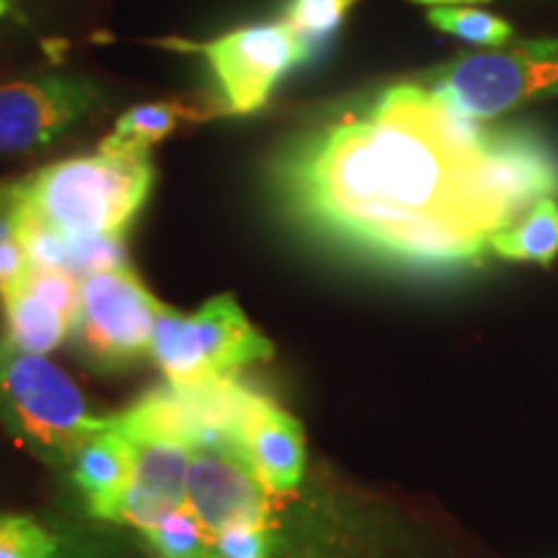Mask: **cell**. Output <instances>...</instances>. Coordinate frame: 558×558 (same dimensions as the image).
Here are the masks:
<instances>
[{
    "label": "cell",
    "mask_w": 558,
    "mask_h": 558,
    "mask_svg": "<svg viewBox=\"0 0 558 558\" xmlns=\"http://www.w3.org/2000/svg\"><path fill=\"white\" fill-rule=\"evenodd\" d=\"M279 199L318 239L390 267L452 271L541 199H558L556 153L522 130L488 132L422 83H401L292 143Z\"/></svg>",
    "instance_id": "obj_1"
},
{
    "label": "cell",
    "mask_w": 558,
    "mask_h": 558,
    "mask_svg": "<svg viewBox=\"0 0 558 558\" xmlns=\"http://www.w3.org/2000/svg\"><path fill=\"white\" fill-rule=\"evenodd\" d=\"M148 156H81L19 179V218L65 239H122L153 190Z\"/></svg>",
    "instance_id": "obj_2"
},
{
    "label": "cell",
    "mask_w": 558,
    "mask_h": 558,
    "mask_svg": "<svg viewBox=\"0 0 558 558\" xmlns=\"http://www.w3.org/2000/svg\"><path fill=\"white\" fill-rule=\"evenodd\" d=\"M0 418L21 448L47 463H70L111 416H96L65 369L0 339Z\"/></svg>",
    "instance_id": "obj_3"
},
{
    "label": "cell",
    "mask_w": 558,
    "mask_h": 558,
    "mask_svg": "<svg viewBox=\"0 0 558 558\" xmlns=\"http://www.w3.org/2000/svg\"><path fill=\"white\" fill-rule=\"evenodd\" d=\"M271 352V341L254 329L233 295L207 300L192 316L163 305L150 347L156 365L179 386L233 378L251 362L269 360Z\"/></svg>",
    "instance_id": "obj_4"
},
{
    "label": "cell",
    "mask_w": 558,
    "mask_h": 558,
    "mask_svg": "<svg viewBox=\"0 0 558 558\" xmlns=\"http://www.w3.org/2000/svg\"><path fill=\"white\" fill-rule=\"evenodd\" d=\"M465 120H494L522 104L558 96V39L465 54L422 83Z\"/></svg>",
    "instance_id": "obj_5"
},
{
    "label": "cell",
    "mask_w": 558,
    "mask_h": 558,
    "mask_svg": "<svg viewBox=\"0 0 558 558\" xmlns=\"http://www.w3.org/2000/svg\"><path fill=\"white\" fill-rule=\"evenodd\" d=\"M163 305L128 264L81 279V311L73 344L90 367L122 373L150 357L153 331Z\"/></svg>",
    "instance_id": "obj_6"
},
{
    "label": "cell",
    "mask_w": 558,
    "mask_h": 558,
    "mask_svg": "<svg viewBox=\"0 0 558 558\" xmlns=\"http://www.w3.org/2000/svg\"><path fill=\"white\" fill-rule=\"evenodd\" d=\"M205 54L215 81L222 90L228 114H254L269 101L282 75L311 58L313 47L284 21L243 26L213 41H163Z\"/></svg>",
    "instance_id": "obj_7"
},
{
    "label": "cell",
    "mask_w": 558,
    "mask_h": 558,
    "mask_svg": "<svg viewBox=\"0 0 558 558\" xmlns=\"http://www.w3.org/2000/svg\"><path fill=\"white\" fill-rule=\"evenodd\" d=\"M99 104L101 88L83 75L0 83V156L45 148Z\"/></svg>",
    "instance_id": "obj_8"
},
{
    "label": "cell",
    "mask_w": 558,
    "mask_h": 558,
    "mask_svg": "<svg viewBox=\"0 0 558 558\" xmlns=\"http://www.w3.org/2000/svg\"><path fill=\"white\" fill-rule=\"evenodd\" d=\"M186 507L209 533L262 527L269 518V488L239 445L194 450L186 478Z\"/></svg>",
    "instance_id": "obj_9"
},
{
    "label": "cell",
    "mask_w": 558,
    "mask_h": 558,
    "mask_svg": "<svg viewBox=\"0 0 558 558\" xmlns=\"http://www.w3.org/2000/svg\"><path fill=\"white\" fill-rule=\"evenodd\" d=\"M132 445L135 471L111 520L145 530L186 505V478L194 448L169 437L137 439Z\"/></svg>",
    "instance_id": "obj_10"
},
{
    "label": "cell",
    "mask_w": 558,
    "mask_h": 558,
    "mask_svg": "<svg viewBox=\"0 0 558 558\" xmlns=\"http://www.w3.org/2000/svg\"><path fill=\"white\" fill-rule=\"evenodd\" d=\"M243 452L271 494L295 492L303 481V427L298 424V418H292L288 411H282L264 396L243 429Z\"/></svg>",
    "instance_id": "obj_11"
},
{
    "label": "cell",
    "mask_w": 558,
    "mask_h": 558,
    "mask_svg": "<svg viewBox=\"0 0 558 558\" xmlns=\"http://www.w3.org/2000/svg\"><path fill=\"white\" fill-rule=\"evenodd\" d=\"M135 471V445L117 427L114 416L107 429L86 439L70 458V476L88 501V509L101 520H111L117 501L128 492Z\"/></svg>",
    "instance_id": "obj_12"
},
{
    "label": "cell",
    "mask_w": 558,
    "mask_h": 558,
    "mask_svg": "<svg viewBox=\"0 0 558 558\" xmlns=\"http://www.w3.org/2000/svg\"><path fill=\"white\" fill-rule=\"evenodd\" d=\"M5 313V339L32 354L54 352L73 331V320L41 300L24 282L0 295Z\"/></svg>",
    "instance_id": "obj_13"
},
{
    "label": "cell",
    "mask_w": 558,
    "mask_h": 558,
    "mask_svg": "<svg viewBox=\"0 0 558 558\" xmlns=\"http://www.w3.org/2000/svg\"><path fill=\"white\" fill-rule=\"evenodd\" d=\"M184 117H192L181 104H143L120 117L114 132L104 137L101 150L109 156H148L160 140L179 128Z\"/></svg>",
    "instance_id": "obj_14"
},
{
    "label": "cell",
    "mask_w": 558,
    "mask_h": 558,
    "mask_svg": "<svg viewBox=\"0 0 558 558\" xmlns=\"http://www.w3.org/2000/svg\"><path fill=\"white\" fill-rule=\"evenodd\" d=\"M494 254L509 262H538L548 267L558 256V199L546 197L525 218L494 239Z\"/></svg>",
    "instance_id": "obj_15"
},
{
    "label": "cell",
    "mask_w": 558,
    "mask_h": 558,
    "mask_svg": "<svg viewBox=\"0 0 558 558\" xmlns=\"http://www.w3.org/2000/svg\"><path fill=\"white\" fill-rule=\"evenodd\" d=\"M143 538L156 550L158 558H207L213 533L190 507L173 509L156 525L143 530Z\"/></svg>",
    "instance_id": "obj_16"
},
{
    "label": "cell",
    "mask_w": 558,
    "mask_h": 558,
    "mask_svg": "<svg viewBox=\"0 0 558 558\" xmlns=\"http://www.w3.org/2000/svg\"><path fill=\"white\" fill-rule=\"evenodd\" d=\"M437 29L456 34V37L473 41V45L507 47L512 41V26L505 19L492 16V13L473 11V9H452V5H435L427 16Z\"/></svg>",
    "instance_id": "obj_17"
},
{
    "label": "cell",
    "mask_w": 558,
    "mask_h": 558,
    "mask_svg": "<svg viewBox=\"0 0 558 558\" xmlns=\"http://www.w3.org/2000/svg\"><path fill=\"white\" fill-rule=\"evenodd\" d=\"M357 0H290L284 9V24L308 45L331 37Z\"/></svg>",
    "instance_id": "obj_18"
},
{
    "label": "cell",
    "mask_w": 558,
    "mask_h": 558,
    "mask_svg": "<svg viewBox=\"0 0 558 558\" xmlns=\"http://www.w3.org/2000/svg\"><path fill=\"white\" fill-rule=\"evenodd\" d=\"M58 543L24 514H0V558H54Z\"/></svg>",
    "instance_id": "obj_19"
},
{
    "label": "cell",
    "mask_w": 558,
    "mask_h": 558,
    "mask_svg": "<svg viewBox=\"0 0 558 558\" xmlns=\"http://www.w3.org/2000/svg\"><path fill=\"white\" fill-rule=\"evenodd\" d=\"M275 541L267 525L230 527L209 538L207 558H271Z\"/></svg>",
    "instance_id": "obj_20"
},
{
    "label": "cell",
    "mask_w": 558,
    "mask_h": 558,
    "mask_svg": "<svg viewBox=\"0 0 558 558\" xmlns=\"http://www.w3.org/2000/svg\"><path fill=\"white\" fill-rule=\"evenodd\" d=\"M32 262L29 254H26L24 243L19 241V235L9 228V233L0 239V295L16 288V284L24 282V277L29 275Z\"/></svg>",
    "instance_id": "obj_21"
},
{
    "label": "cell",
    "mask_w": 558,
    "mask_h": 558,
    "mask_svg": "<svg viewBox=\"0 0 558 558\" xmlns=\"http://www.w3.org/2000/svg\"><path fill=\"white\" fill-rule=\"evenodd\" d=\"M19 181H0V239L9 233L13 209H16Z\"/></svg>",
    "instance_id": "obj_22"
},
{
    "label": "cell",
    "mask_w": 558,
    "mask_h": 558,
    "mask_svg": "<svg viewBox=\"0 0 558 558\" xmlns=\"http://www.w3.org/2000/svg\"><path fill=\"white\" fill-rule=\"evenodd\" d=\"M19 19L21 16L16 11V3H13V0H0V34H3L5 29H11Z\"/></svg>",
    "instance_id": "obj_23"
},
{
    "label": "cell",
    "mask_w": 558,
    "mask_h": 558,
    "mask_svg": "<svg viewBox=\"0 0 558 558\" xmlns=\"http://www.w3.org/2000/svg\"><path fill=\"white\" fill-rule=\"evenodd\" d=\"M414 3H427V5H448V3H481V0H414Z\"/></svg>",
    "instance_id": "obj_24"
}]
</instances>
